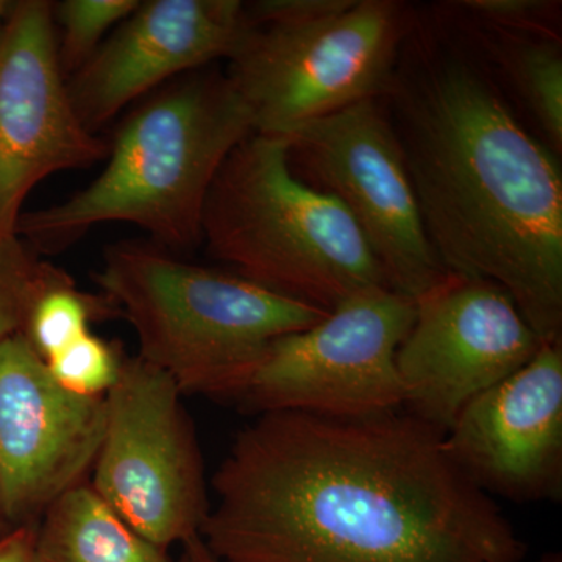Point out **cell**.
Wrapping results in <instances>:
<instances>
[{"label":"cell","mask_w":562,"mask_h":562,"mask_svg":"<svg viewBox=\"0 0 562 562\" xmlns=\"http://www.w3.org/2000/svg\"><path fill=\"white\" fill-rule=\"evenodd\" d=\"M201 538L225 562H519L527 546L403 408L261 414L213 476Z\"/></svg>","instance_id":"obj_1"},{"label":"cell","mask_w":562,"mask_h":562,"mask_svg":"<svg viewBox=\"0 0 562 562\" xmlns=\"http://www.w3.org/2000/svg\"><path fill=\"white\" fill-rule=\"evenodd\" d=\"M443 268L494 281L562 341V176L441 2L414 3L382 98Z\"/></svg>","instance_id":"obj_2"},{"label":"cell","mask_w":562,"mask_h":562,"mask_svg":"<svg viewBox=\"0 0 562 562\" xmlns=\"http://www.w3.org/2000/svg\"><path fill=\"white\" fill-rule=\"evenodd\" d=\"M250 133L249 110L225 70L187 74L122 122L105 168L88 187L22 213L16 235L36 254H55L98 225L121 222L172 254L195 249L211 184Z\"/></svg>","instance_id":"obj_3"},{"label":"cell","mask_w":562,"mask_h":562,"mask_svg":"<svg viewBox=\"0 0 562 562\" xmlns=\"http://www.w3.org/2000/svg\"><path fill=\"white\" fill-rule=\"evenodd\" d=\"M94 279L131 322L138 357L171 376L183 395L232 401L276 339L330 313L154 243L111 244Z\"/></svg>","instance_id":"obj_4"},{"label":"cell","mask_w":562,"mask_h":562,"mask_svg":"<svg viewBox=\"0 0 562 562\" xmlns=\"http://www.w3.org/2000/svg\"><path fill=\"white\" fill-rule=\"evenodd\" d=\"M202 244L243 279L324 312L390 288L341 203L291 172L281 136L250 133L228 155L206 198Z\"/></svg>","instance_id":"obj_5"},{"label":"cell","mask_w":562,"mask_h":562,"mask_svg":"<svg viewBox=\"0 0 562 562\" xmlns=\"http://www.w3.org/2000/svg\"><path fill=\"white\" fill-rule=\"evenodd\" d=\"M414 3L346 0L331 13L254 24L228 58L227 74L254 132L291 135L366 99L382 98Z\"/></svg>","instance_id":"obj_6"},{"label":"cell","mask_w":562,"mask_h":562,"mask_svg":"<svg viewBox=\"0 0 562 562\" xmlns=\"http://www.w3.org/2000/svg\"><path fill=\"white\" fill-rule=\"evenodd\" d=\"M181 391L139 357H125L105 395L106 420L91 487L147 541L168 550L201 536L211 503Z\"/></svg>","instance_id":"obj_7"},{"label":"cell","mask_w":562,"mask_h":562,"mask_svg":"<svg viewBox=\"0 0 562 562\" xmlns=\"http://www.w3.org/2000/svg\"><path fill=\"white\" fill-rule=\"evenodd\" d=\"M416 302L372 288L324 319L276 339L233 395L246 412L362 417L403 408L395 355L412 328Z\"/></svg>","instance_id":"obj_8"},{"label":"cell","mask_w":562,"mask_h":562,"mask_svg":"<svg viewBox=\"0 0 562 562\" xmlns=\"http://www.w3.org/2000/svg\"><path fill=\"white\" fill-rule=\"evenodd\" d=\"M284 140L291 172L341 203L391 290L416 302L449 276L425 232L401 146L379 98L303 125Z\"/></svg>","instance_id":"obj_9"},{"label":"cell","mask_w":562,"mask_h":562,"mask_svg":"<svg viewBox=\"0 0 562 562\" xmlns=\"http://www.w3.org/2000/svg\"><path fill=\"white\" fill-rule=\"evenodd\" d=\"M542 344L502 286L449 272L417 299L395 355L403 409L446 435L469 402L524 368Z\"/></svg>","instance_id":"obj_10"},{"label":"cell","mask_w":562,"mask_h":562,"mask_svg":"<svg viewBox=\"0 0 562 562\" xmlns=\"http://www.w3.org/2000/svg\"><path fill=\"white\" fill-rule=\"evenodd\" d=\"M110 143L74 109L58 55L54 5L13 3L0 27V231L16 233L22 206L54 173L90 168Z\"/></svg>","instance_id":"obj_11"},{"label":"cell","mask_w":562,"mask_h":562,"mask_svg":"<svg viewBox=\"0 0 562 562\" xmlns=\"http://www.w3.org/2000/svg\"><path fill=\"white\" fill-rule=\"evenodd\" d=\"M105 420V397L61 386L24 333L0 341V506L7 524H32L83 483Z\"/></svg>","instance_id":"obj_12"},{"label":"cell","mask_w":562,"mask_h":562,"mask_svg":"<svg viewBox=\"0 0 562 562\" xmlns=\"http://www.w3.org/2000/svg\"><path fill=\"white\" fill-rule=\"evenodd\" d=\"M239 0H149L68 79L80 121L98 131L162 85L238 50L251 29Z\"/></svg>","instance_id":"obj_13"},{"label":"cell","mask_w":562,"mask_h":562,"mask_svg":"<svg viewBox=\"0 0 562 562\" xmlns=\"http://www.w3.org/2000/svg\"><path fill=\"white\" fill-rule=\"evenodd\" d=\"M454 464L484 494L513 502L562 495V341L473 398L443 435Z\"/></svg>","instance_id":"obj_14"},{"label":"cell","mask_w":562,"mask_h":562,"mask_svg":"<svg viewBox=\"0 0 562 562\" xmlns=\"http://www.w3.org/2000/svg\"><path fill=\"white\" fill-rule=\"evenodd\" d=\"M486 63L520 120L562 154V38L501 27L458 2H441Z\"/></svg>","instance_id":"obj_15"},{"label":"cell","mask_w":562,"mask_h":562,"mask_svg":"<svg viewBox=\"0 0 562 562\" xmlns=\"http://www.w3.org/2000/svg\"><path fill=\"white\" fill-rule=\"evenodd\" d=\"M36 528L41 562H172L80 483L57 498Z\"/></svg>","instance_id":"obj_16"},{"label":"cell","mask_w":562,"mask_h":562,"mask_svg":"<svg viewBox=\"0 0 562 562\" xmlns=\"http://www.w3.org/2000/svg\"><path fill=\"white\" fill-rule=\"evenodd\" d=\"M121 317L120 310L106 295L80 291L76 281L52 288L33 305L25 324L33 349L43 360L91 331L94 322Z\"/></svg>","instance_id":"obj_17"},{"label":"cell","mask_w":562,"mask_h":562,"mask_svg":"<svg viewBox=\"0 0 562 562\" xmlns=\"http://www.w3.org/2000/svg\"><path fill=\"white\" fill-rule=\"evenodd\" d=\"M72 281L68 272L40 258L16 233L0 231V341L24 331L44 292Z\"/></svg>","instance_id":"obj_18"},{"label":"cell","mask_w":562,"mask_h":562,"mask_svg":"<svg viewBox=\"0 0 562 562\" xmlns=\"http://www.w3.org/2000/svg\"><path fill=\"white\" fill-rule=\"evenodd\" d=\"M138 5L139 0H65L54 7L58 55L66 79L90 60L106 35Z\"/></svg>","instance_id":"obj_19"},{"label":"cell","mask_w":562,"mask_h":562,"mask_svg":"<svg viewBox=\"0 0 562 562\" xmlns=\"http://www.w3.org/2000/svg\"><path fill=\"white\" fill-rule=\"evenodd\" d=\"M125 355L117 344L87 333L49 360L52 375L70 392L105 397L121 375Z\"/></svg>","instance_id":"obj_20"},{"label":"cell","mask_w":562,"mask_h":562,"mask_svg":"<svg viewBox=\"0 0 562 562\" xmlns=\"http://www.w3.org/2000/svg\"><path fill=\"white\" fill-rule=\"evenodd\" d=\"M465 10L501 27L562 38V3L554 0H460Z\"/></svg>","instance_id":"obj_21"},{"label":"cell","mask_w":562,"mask_h":562,"mask_svg":"<svg viewBox=\"0 0 562 562\" xmlns=\"http://www.w3.org/2000/svg\"><path fill=\"white\" fill-rule=\"evenodd\" d=\"M0 562H41L32 524L14 527L0 538Z\"/></svg>","instance_id":"obj_22"},{"label":"cell","mask_w":562,"mask_h":562,"mask_svg":"<svg viewBox=\"0 0 562 562\" xmlns=\"http://www.w3.org/2000/svg\"><path fill=\"white\" fill-rule=\"evenodd\" d=\"M183 557L188 562H225L210 552L201 536H195L191 541L183 543Z\"/></svg>","instance_id":"obj_23"},{"label":"cell","mask_w":562,"mask_h":562,"mask_svg":"<svg viewBox=\"0 0 562 562\" xmlns=\"http://www.w3.org/2000/svg\"><path fill=\"white\" fill-rule=\"evenodd\" d=\"M7 527H9V524H7L5 517H3L2 513V506H0V538H2L3 535H5Z\"/></svg>","instance_id":"obj_24"},{"label":"cell","mask_w":562,"mask_h":562,"mask_svg":"<svg viewBox=\"0 0 562 562\" xmlns=\"http://www.w3.org/2000/svg\"><path fill=\"white\" fill-rule=\"evenodd\" d=\"M538 562H562L561 554H547V557H543L542 560H539Z\"/></svg>","instance_id":"obj_25"},{"label":"cell","mask_w":562,"mask_h":562,"mask_svg":"<svg viewBox=\"0 0 562 562\" xmlns=\"http://www.w3.org/2000/svg\"><path fill=\"white\" fill-rule=\"evenodd\" d=\"M9 5V2H2V0H0V20H2V18H5L7 11H9L10 9Z\"/></svg>","instance_id":"obj_26"},{"label":"cell","mask_w":562,"mask_h":562,"mask_svg":"<svg viewBox=\"0 0 562 562\" xmlns=\"http://www.w3.org/2000/svg\"><path fill=\"white\" fill-rule=\"evenodd\" d=\"M180 562H188V561H187V558H184V557H183V558H181V561H180Z\"/></svg>","instance_id":"obj_27"}]
</instances>
